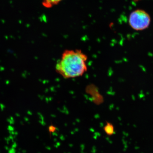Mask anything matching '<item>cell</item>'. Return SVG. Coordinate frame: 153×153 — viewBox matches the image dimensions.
I'll return each instance as SVG.
<instances>
[{
    "instance_id": "6da1fadb",
    "label": "cell",
    "mask_w": 153,
    "mask_h": 153,
    "mask_svg": "<svg viewBox=\"0 0 153 153\" xmlns=\"http://www.w3.org/2000/svg\"><path fill=\"white\" fill-rule=\"evenodd\" d=\"M87 55L79 49H67L62 53L55 71L64 79L82 76L87 72Z\"/></svg>"
},
{
    "instance_id": "7a4b0ae2",
    "label": "cell",
    "mask_w": 153,
    "mask_h": 153,
    "mask_svg": "<svg viewBox=\"0 0 153 153\" xmlns=\"http://www.w3.org/2000/svg\"><path fill=\"white\" fill-rule=\"evenodd\" d=\"M150 16L146 11L136 10L132 12L129 17V24L133 30L142 31L149 27L150 25Z\"/></svg>"
},
{
    "instance_id": "3957f363",
    "label": "cell",
    "mask_w": 153,
    "mask_h": 153,
    "mask_svg": "<svg viewBox=\"0 0 153 153\" xmlns=\"http://www.w3.org/2000/svg\"><path fill=\"white\" fill-rule=\"evenodd\" d=\"M103 130L107 135L108 136H111L115 133L114 126L111 123H106L103 127Z\"/></svg>"
},
{
    "instance_id": "277c9868",
    "label": "cell",
    "mask_w": 153,
    "mask_h": 153,
    "mask_svg": "<svg viewBox=\"0 0 153 153\" xmlns=\"http://www.w3.org/2000/svg\"><path fill=\"white\" fill-rule=\"evenodd\" d=\"M62 1V0H43L42 4L45 7L49 8L59 4Z\"/></svg>"
},
{
    "instance_id": "5b68a950",
    "label": "cell",
    "mask_w": 153,
    "mask_h": 153,
    "mask_svg": "<svg viewBox=\"0 0 153 153\" xmlns=\"http://www.w3.org/2000/svg\"><path fill=\"white\" fill-rule=\"evenodd\" d=\"M134 1H139V0H134Z\"/></svg>"
}]
</instances>
